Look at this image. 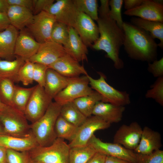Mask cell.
I'll return each mask as SVG.
<instances>
[{"mask_svg": "<svg viewBox=\"0 0 163 163\" xmlns=\"http://www.w3.org/2000/svg\"><path fill=\"white\" fill-rule=\"evenodd\" d=\"M100 2L97 21L99 37L91 47L96 50L104 51L106 53V57L112 60L115 69H120L124 66L119 56L124 41L123 32L110 16L109 0H101Z\"/></svg>", "mask_w": 163, "mask_h": 163, "instance_id": "obj_1", "label": "cell"}, {"mask_svg": "<svg viewBox=\"0 0 163 163\" xmlns=\"http://www.w3.org/2000/svg\"><path fill=\"white\" fill-rule=\"evenodd\" d=\"M122 30L123 45L129 57L148 63L157 59L158 45L149 33L126 22H123Z\"/></svg>", "mask_w": 163, "mask_h": 163, "instance_id": "obj_2", "label": "cell"}, {"mask_svg": "<svg viewBox=\"0 0 163 163\" xmlns=\"http://www.w3.org/2000/svg\"><path fill=\"white\" fill-rule=\"evenodd\" d=\"M61 106L52 101L43 115L30 125V131L38 145H49L57 138L55 125L60 115Z\"/></svg>", "mask_w": 163, "mask_h": 163, "instance_id": "obj_3", "label": "cell"}, {"mask_svg": "<svg viewBox=\"0 0 163 163\" xmlns=\"http://www.w3.org/2000/svg\"><path fill=\"white\" fill-rule=\"evenodd\" d=\"M70 147L64 139L57 138L46 146H37L29 151L30 159L40 163H69Z\"/></svg>", "mask_w": 163, "mask_h": 163, "instance_id": "obj_4", "label": "cell"}, {"mask_svg": "<svg viewBox=\"0 0 163 163\" xmlns=\"http://www.w3.org/2000/svg\"><path fill=\"white\" fill-rule=\"evenodd\" d=\"M0 121L5 134L18 136H25L30 131L24 113L12 106H0Z\"/></svg>", "mask_w": 163, "mask_h": 163, "instance_id": "obj_5", "label": "cell"}, {"mask_svg": "<svg viewBox=\"0 0 163 163\" xmlns=\"http://www.w3.org/2000/svg\"><path fill=\"white\" fill-rule=\"evenodd\" d=\"M100 77L95 79L88 75L89 84L91 88L102 97L101 101L124 106L131 103L129 94L126 91H119L109 85L106 81V76L98 72Z\"/></svg>", "mask_w": 163, "mask_h": 163, "instance_id": "obj_6", "label": "cell"}, {"mask_svg": "<svg viewBox=\"0 0 163 163\" xmlns=\"http://www.w3.org/2000/svg\"><path fill=\"white\" fill-rule=\"evenodd\" d=\"M88 75L70 78L66 86L53 98L55 102L62 106L92 94L94 90L89 86Z\"/></svg>", "mask_w": 163, "mask_h": 163, "instance_id": "obj_7", "label": "cell"}, {"mask_svg": "<svg viewBox=\"0 0 163 163\" xmlns=\"http://www.w3.org/2000/svg\"><path fill=\"white\" fill-rule=\"evenodd\" d=\"M52 100L38 85L35 87L26 106L24 114L28 121L32 123L45 113Z\"/></svg>", "mask_w": 163, "mask_h": 163, "instance_id": "obj_8", "label": "cell"}, {"mask_svg": "<svg viewBox=\"0 0 163 163\" xmlns=\"http://www.w3.org/2000/svg\"><path fill=\"white\" fill-rule=\"evenodd\" d=\"M55 17L45 11L34 16L32 23L27 27L28 32L38 43L41 44L51 40V33Z\"/></svg>", "mask_w": 163, "mask_h": 163, "instance_id": "obj_9", "label": "cell"}, {"mask_svg": "<svg viewBox=\"0 0 163 163\" xmlns=\"http://www.w3.org/2000/svg\"><path fill=\"white\" fill-rule=\"evenodd\" d=\"M110 126V124L100 117L92 115L87 118L83 123L78 127L75 137L69 145L71 148L86 145L96 131L107 129Z\"/></svg>", "mask_w": 163, "mask_h": 163, "instance_id": "obj_10", "label": "cell"}, {"mask_svg": "<svg viewBox=\"0 0 163 163\" xmlns=\"http://www.w3.org/2000/svg\"><path fill=\"white\" fill-rule=\"evenodd\" d=\"M91 145L97 152L119 158L133 163H136V153L119 144L104 142L94 135L88 143Z\"/></svg>", "mask_w": 163, "mask_h": 163, "instance_id": "obj_11", "label": "cell"}, {"mask_svg": "<svg viewBox=\"0 0 163 163\" xmlns=\"http://www.w3.org/2000/svg\"><path fill=\"white\" fill-rule=\"evenodd\" d=\"M142 129L137 122L129 125L123 124L116 132L113 137V143L119 144L126 148L134 150L138 146Z\"/></svg>", "mask_w": 163, "mask_h": 163, "instance_id": "obj_12", "label": "cell"}, {"mask_svg": "<svg viewBox=\"0 0 163 163\" xmlns=\"http://www.w3.org/2000/svg\"><path fill=\"white\" fill-rule=\"evenodd\" d=\"M45 11L53 15L57 21L72 27L79 13L73 0H57Z\"/></svg>", "mask_w": 163, "mask_h": 163, "instance_id": "obj_13", "label": "cell"}, {"mask_svg": "<svg viewBox=\"0 0 163 163\" xmlns=\"http://www.w3.org/2000/svg\"><path fill=\"white\" fill-rule=\"evenodd\" d=\"M73 27L87 47H91L99 37L97 25L93 20L82 12L79 11Z\"/></svg>", "mask_w": 163, "mask_h": 163, "instance_id": "obj_14", "label": "cell"}, {"mask_svg": "<svg viewBox=\"0 0 163 163\" xmlns=\"http://www.w3.org/2000/svg\"><path fill=\"white\" fill-rule=\"evenodd\" d=\"M66 53L62 45L50 41L40 44L37 52L29 60L49 66Z\"/></svg>", "mask_w": 163, "mask_h": 163, "instance_id": "obj_15", "label": "cell"}, {"mask_svg": "<svg viewBox=\"0 0 163 163\" xmlns=\"http://www.w3.org/2000/svg\"><path fill=\"white\" fill-rule=\"evenodd\" d=\"M124 14L146 20L163 23V5L157 3L154 0H143L140 5L126 10Z\"/></svg>", "mask_w": 163, "mask_h": 163, "instance_id": "obj_16", "label": "cell"}, {"mask_svg": "<svg viewBox=\"0 0 163 163\" xmlns=\"http://www.w3.org/2000/svg\"><path fill=\"white\" fill-rule=\"evenodd\" d=\"M48 66L67 78L77 77L82 74L86 75H88L84 67L67 53Z\"/></svg>", "mask_w": 163, "mask_h": 163, "instance_id": "obj_17", "label": "cell"}, {"mask_svg": "<svg viewBox=\"0 0 163 163\" xmlns=\"http://www.w3.org/2000/svg\"><path fill=\"white\" fill-rule=\"evenodd\" d=\"M0 145L7 149L24 152L29 151L38 145L30 130L26 135L22 136L0 134Z\"/></svg>", "mask_w": 163, "mask_h": 163, "instance_id": "obj_18", "label": "cell"}, {"mask_svg": "<svg viewBox=\"0 0 163 163\" xmlns=\"http://www.w3.org/2000/svg\"><path fill=\"white\" fill-rule=\"evenodd\" d=\"M24 29L21 30L19 33L16 42L14 53L15 56L26 61L29 60L36 53L40 43Z\"/></svg>", "mask_w": 163, "mask_h": 163, "instance_id": "obj_19", "label": "cell"}, {"mask_svg": "<svg viewBox=\"0 0 163 163\" xmlns=\"http://www.w3.org/2000/svg\"><path fill=\"white\" fill-rule=\"evenodd\" d=\"M63 46L66 53L78 62L88 61V47L72 27H69L68 39Z\"/></svg>", "mask_w": 163, "mask_h": 163, "instance_id": "obj_20", "label": "cell"}, {"mask_svg": "<svg viewBox=\"0 0 163 163\" xmlns=\"http://www.w3.org/2000/svg\"><path fill=\"white\" fill-rule=\"evenodd\" d=\"M162 146L160 134L145 126L142 129L139 143L134 152L137 154H148L160 149Z\"/></svg>", "mask_w": 163, "mask_h": 163, "instance_id": "obj_21", "label": "cell"}, {"mask_svg": "<svg viewBox=\"0 0 163 163\" xmlns=\"http://www.w3.org/2000/svg\"><path fill=\"white\" fill-rule=\"evenodd\" d=\"M125 108L124 106L100 101L95 104L92 115L98 116L110 124L117 123L122 120Z\"/></svg>", "mask_w": 163, "mask_h": 163, "instance_id": "obj_22", "label": "cell"}, {"mask_svg": "<svg viewBox=\"0 0 163 163\" xmlns=\"http://www.w3.org/2000/svg\"><path fill=\"white\" fill-rule=\"evenodd\" d=\"M18 34V30L11 25L0 32V59L11 60L14 57L15 45Z\"/></svg>", "mask_w": 163, "mask_h": 163, "instance_id": "obj_23", "label": "cell"}, {"mask_svg": "<svg viewBox=\"0 0 163 163\" xmlns=\"http://www.w3.org/2000/svg\"><path fill=\"white\" fill-rule=\"evenodd\" d=\"M6 14L10 24L20 30L32 23L34 16L27 8L13 5L9 6Z\"/></svg>", "mask_w": 163, "mask_h": 163, "instance_id": "obj_24", "label": "cell"}, {"mask_svg": "<svg viewBox=\"0 0 163 163\" xmlns=\"http://www.w3.org/2000/svg\"><path fill=\"white\" fill-rule=\"evenodd\" d=\"M70 78L65 77L49 67L46 73L44 89L52 99L64 88L68 84Z\"/></svg>", "mask_w": 163, "mask_h": 163, "instance_id": "obj_25", "label": "cell"}, {"mask_svg": "<svg viewBox=\"0 0 163 163\" xmlns=\"http://www.w3.org/2000/svg\"><path fill=\"white\" fill-rule=\"evenodd\" d=\"M131 23L148 32L154 39H159L158 46L163 48V23L143 19L139 18L133 17Z\"/></svg>", "mask_w": 163, "mask_h": 163, "instance_id": "obj_26", "label": "cell"}, {"mask_svg": "<svg viewBox=\"0 0 163 163\" xmlns=\"http://www.w3.org/2000/svg\"><path fill=\"white\" fill-rule=\"evenodd\" d=\"M25 61L17 56L13 60L0 59V78H7L16 82L19 70Z\"/></svg>", "mask_w": 163, "mask_h": 163, "instance_id": "obj_27", "label": "cell"}, {"mask_svg": "<svg viewBox=\"0 0 163 163\" xmlns=\"http://www.w3.org/2000/svg\"><path fill=\"white\" fill-rule=\"evenodd\" d=\"M97 152L88 144L70 148L69 163H86Z\"/></svg>", "mask_w": 163, "mask_h": 163, "instance_id": "obj_28", "label": "cell"}, {"mask_svg": "<svg viewBox=\"0 0 163 163\" xmlns=\"http://www.w3.org/2000/svg\"><path fill=\"white\" fill-rule=\"evenodd\" d=\"M102 99L100 94L94 90L90 94L77 98L73 102L81 112L88 118L92 115V111L96 103L101 101Z\"/></svg>", "mask_w": 163, "mask_h": 163, "instance_id": "obj_29", "label": "cell"}, {"mask_svg": "<svg viewBox=\"0 0 163 163\" xmlns=\"http://www.w3.org/2000/svg\"><path fill=\"white\" fill-rule=\"evenodd\" d=\"M60 115L65 120L78 127L82 125L87 118L73 102L62 106Z\"/></svg>", "mask_w": 163, "mask_h": 163, "instance_id": "obj_30", "label": "cell"}, {"mask_svg": "<svg viewBox=\"0 0 163 163\" xmlns=\"http://www.w3.org/2000/svg\"><path fill=\"white\" fill-rule=\"evenodd\" d=\"M78 128L59 115L56 122L55 131L57 138L71 141L75 137Z\"/></svg>", "mask_w": 163, "mask_h": 163, "instance_id": "obj_31", "label": "cell"}, {"mask_svg": "<svg viewBox=\"0 0 163 163\" xmlns=\"http://www.w3.org/2000/svg\"><path fill=\"white\" fill-rule=\"evenodd\" d=\"M35 87L25 88L15 86L12 103L13 107L24 113L29 99Z\"/></svg>", "mask_w": 163, "mask_h": 163, "instance_id": "obj_32", "label": "cell"}, {"mask_svg": "<svg viewBox=\"0 0 163 163\" xmlns=\"http://www.w3.org/2000/svg\"><path fill=\"white\" fill-rule=\"evenodd\" d=\"M78 11L86 14L94 21L98 19V3L97 0H73Z\"/></svg>", "mask_w": 163, "mask_h": 163, "instance_id": "obj_33", "label": "cell"}, {"mask_svg": "<svg viewBox=\"0 0 163 163\" xmlns=\"http://www.w3.org/2000/svg\"><path fill=\"white\" fill-rule=\"evenodd\" d=\"M14 82L7 78H0V99L3 104L13 106L12 100L15 89Z\"/></svg>", "mask_w": 163, "mask_h": 163, "instance_id": "obj_34", "label": "cell"}, {"mask_svg": "<svg viewBox=\"0 0 163 163\" xmlns=\"http://www.w3.org/2000/svg\"><path fill=\"white\" fill-rule=\"evenodd\" d=\"M69 27L65 24L56 21L52 29L51 40L63 46L65 45L69 37Z\"/></svg>", "mask_w": 163, "mask_h": 163, "instance_id": "obj_35", "label": "cell"}, {"mask_svg": "<svg viewBox=\"0 0 163 163\" xmlns=\"http://www.w3.org/2000/svg\"><path fill=\"white\" fill-rule=\"evenodd\" d=\"M34 63L26 60L18 72L16 82H21L24 85L31 84L34 82Z\"/></svg>", "mask_w": 163, "mask_h": 163, "instance_id": "obj_36", "label": "cell"}, {"mask_svg": "<svg viewBox=\"0 0 163 163\" xmlns=\"http://www.w3.org/2000/svg\"><path fill=\"white\" fill-rule=\"evenodd\" d=\"M145 94L147 98H152L161 106H163V76L157 79L150 87Z\"/></svg>", "mask_w": 163, "mask_h": 163, "instance_id": "obj_37", "label": "cell"}, {"mask_svg": "<svg viewBox=\"0 0 163 163\" xmlns=\"http://www.w3.org/2000/svg\"><path fill=\"white\" fill-rule=\"evenodd\" d=\"M123 3V0H109V3L110 7V16L122 29L123 21L122 17L121 9Z\"/></svg>", "mask_w": 163, "mask_h": 163, "instance_id": "obj_38", "label": "cell"}, {"mask_svg": "<svg viewBox=\"0 0 163 163\" xmlns=\"http://www.w3.org/2000/svg\"><path fill=\"white\" fill-rule=\"evenodd\" d=\"M29 151L19 152L7 149L6 163H30Z\"/></svg>", "mask_w": 163, "mask_h": 163, "instance_id": "obj_39", "label": "cell"}, {"mask_svg": "<svg viewBox=\"0 0 163 163\" xmlns=\"http://www.w3.org/2000/svg\"><path fill=\"white\" fill-rule=\"evenodd\" d=\"M136 163H163V151L155 150L146 154L136 153Z\"/></svg>", "mask_w": 163, "mask_h": 163, "instance_id": "obj_40", "label": "cell"}, {"mask_svg": "<svg viewBox=\"0 0 163 163\" xmlns=\"http://www.w3.org/2000/svg\"><path fill=\"white\" fill-rule=\"evenodd\" d=\"M49 66L39 63H34L33 73L34 81L40 86L44 87L46 73Z\"/></svg>", "mask_w": 163, "mask_h": 163, "instance_id": "obj_41", "label": "cell"}, {"mask_svg": "<svg viewBox=\"0 0 163 163\" xmlns=\"http://www.w3.org/2000/svg\"><path fill=\"white\" fill-rule=\"evenodd\" d=\"M147 70L155 77L163 76V57L159 60L156 59L148 63Z\"/></svg>", "mask_w": 163, "mask_h": 163, "instance_id": "obj_42", "label": "cell"}, {"mask_svg": "<svg viewBox=\"0 0 163 163\" xmlns=\"http://www.w3.org/2000/svg\"><path fill=\"white\" fill-rule=\"evenodd\" d=\"M54 1V0H33L32 11L35 14L45 11Z\"/></svg>", "mask_w": 163, "mask_h": 163, "instance_id": "obj_43", "label": "cell"}, {"mask_svg": "<svg viewBox=\"0 0 163 163\" xmlns=\"http://www.w3.org/2000/svg\"><path fill=\"white\" fill-rule=\"evenodd\" d=\"M9 5L16 6L27 8L31 11L33 8V0H7Z\"/></svg>", "mask_w": 163, "mask_h": 163, "instance_id": "obj_44", "label": "cell"}, {"mask_svg": "<svg viewBox=\"0 0 163 163\" xmlns=\"http://www.w3.org/2000/svg\"><path fill=\"white\" fill-rule=\"evenodd\" d=\"M143 0H123L124 7L126 10L134 8L142 3Z\"/></svg>", "mask_w": 163, "mask_h": 163, "instance_id": "obj_45", "label": "cell"}, {"mask_svg": "<svg viewBox=\"0 0 163 163\" xmlns=\"http://www.w3.org/2000/svg\"><path fill=\"white\" fill-rule=\"evenodd\" d=\"M10 24L6 14L0 12V32L5 29Z\"/></svg>", "mask_w": 163, "mask_h": 163, "instance_id": "obj_46", "label": "cell"}, {"mask_svg": "<svg viewBox=\"0 0 163 163\" xmlns=\"http://www.w3.org/2000/svg\"><path fill=\"white\" fill-rule=\"evenodd\" d=\"M106 155L97 152L86 163H104Z\"/></svg>", "mask_w": 163, "mask_h": 163, "instance_id": "obj_47", "label": "cell"}, {"mask_svg": "<svg viewBox=\"0 0 163 163\" xmlns=\"http://www.w3.org/2000/svg\"><path fill=\"white\" fill-rule=\"evenodd\" d=\"M104 163H133L126 160L106 155Z\"/></svg>", "mask_w": 163, "mask_h": 163, "instance_id": "obj_48", "label": "cell"}, {"mask_svg": "<svg viewBox=\"0 0 163 163\" xmlns=\"http://www.w3.org/2000/svg\"><path fill=\"white\" fill-rule=\"evenodd\" d=\"M7 149L0 145V163H6Z\"/></svg>", "mask_w": 163, "mask_h": 163, "instance_id": "obj_49", "label": "cell"}, {"mask_svg": "<svg viewBox=\"0 0 163 163\" xmlns=\"http://www.w3.org/2000/svg\"><path fill=\"white\" fill-rule=\"evenodd\" d=\"M9 6L7 0H0V12L6 14Z\"/></svg>", "mask_w": 163, "mask_h": 163, "instance_id": "obj_50", "label": "cell"}, {"mask_svg": "<svg viewBox=\"0 0 163 163\" xmlns=\"http://www.w3.org/2000/svg\"><path fill=\"white\" fill-rule=\"evenodd\" d=\"M5 134L4 130L3 128L1 126L0 124V134Z\"/></svg>", "mask_w": 163, "mask_h": 163, "instance_id": "obj_51", "label": "cell"}, {"mask_svg": "<svg viewBox=\"0 0 163 163\" xmlns=\"http://www.w3.org/2000/svg\"><path fill=\"white\" fill-rule=\"evenodd\" d=\"M30 163H38V162H36L33 161H32L30 159Z\"/></svg>", "mask_w": 163, "mask_h": 163, "instance_id": "obj_52", "label": "cell"}, {"mask_svg": "<svg viewBox=\"0 0 163 163\" xmlns=\"http://www.w3.org/2000/svg\"><path fill=\"white\" fill-rule=\"evenodd\" d=\"M3 104L2 102L1 101V100L0 99V106L2 105Z\"/></svg>", "mask_w": 163, "mask_h": 163, "instance_id": "obj_53", "label": "cell"}]
</instances>
